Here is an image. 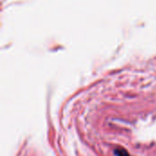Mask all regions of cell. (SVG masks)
<instances>
[{
    "mask_svg": "<svg viewBox=\"0 0 156 156\" xmlns=\"http://www.w3.org/2000/svg\"><path fill=\"white\" fill-rule=\"evenodd\" d=\"M114 154H115V155L116 156H131L129 154V153H128L125 149H122V148L115 149Z\"/></svg>",
    "mask_w": 156,
    "mask_h": 156,
    "instance_id": "6da1fadb",
    "label": "cell"
}]
</instances>
